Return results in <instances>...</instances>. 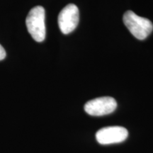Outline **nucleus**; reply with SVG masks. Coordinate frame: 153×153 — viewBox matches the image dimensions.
<instances>
[{"instance_id": "f257e3e1", "label": "nucleus", "mask_w": 153, "mask_h": 153, "mask_svg": "<svg viewBox=\"0 0 153 153\" xmlns=\"http://www.w3.org/2000/svg\"><path fill=\"white\" fill-rule=\"evenodd\" d=\"M123 20L130 32L138 40L145 39L153 30V24L149 19L139 16L132 11H126Z\"/></svg>"}, {"instance_id": "f03ea898", "label": "nucleus", "mask_w": 153, "mask_h": 153, "mask_svg": "<svg viewBox=\"0 0 153 153\" xmlns=\"http://www.w3.org/2000/svg\"><path fill=\"white\" fill-rule=\"evenodd\" d=\"M45 9L41 6L33 7L26 17V24L28 33L36 42L41 43L45 38Z\"/></svg>"}, {"instance_id": "7ed1b4c3", "label": "nucleus", "mask_w": 153, "mask_h": 153, "mask_svg": "<svg viewBox=\"0 0 153 153\" xmlns=\"http://www.w3.org/2000/svg\"><path fill=\"white\" fill-rule=\"evenodd\" d=\"M117 102L113 97H103L92 99L86 103L85 111L93 116H101L111 114L116 110Z\"/></svg>"}, {"instance_id": "20e7f679", "label": "nucleus", "mask_w": 153, "mask_h": 153, "mask_svg": "<svg viewBox=\"0 0 153 153\" xmlns=\"http://www.w3.org/2000/svg\"><path fill=\"white\" fill-rule=\"evenodd\" d=\"M79 20L78 7L74 4H69L59 14L58 25L62 33L69 34L75 29Z\"/></svg>"}, {"instance_id": "39448f33", "label": "nucleus", "mask_w": 153, "mask_h": 153, "mask_svg": "<svg viewBox=\"0 0 153 153\" xmlns=\"http://www.w3.org/2000/svg\"><path fill=\"white\" fill-rule=\"evenodd\" d=\"M128 136L127 129L121 126L103 128L97 132L96 139L101 145H110L123 142Z\"/></svg>"}, {"instance_id": "423d86ee", "label": "nucleus", "mask_w": 153, "mask_h": 153, "mask_svg": "<svg viewBox=\"0 0 153 153\" xmlns=\"http://www.w3.org/2000/svg\"><path fill=\"white\" fill-rule=\"evenodd\" d=\"M6 57V52L4 48L0 45V60H2Z\"/></svg>"}]
</instances>
